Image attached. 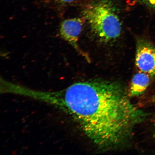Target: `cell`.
<instances>
[{
  "label": "cell",
  "mask_w": 155,
  "mask_h": 155,
  "mask_svg": "<svg viewBox=\"0 0 155 155\" xmlns=\"http://www.w3.org/2000/svg\"><path fill=\"white\" fill-rule=\"evenodd\" d=\"M119 83L94 80L50 92L51 105L68 114L99 149L116 150L133 138L148 116L136 106Z\"/></svg>",
  "instance_id": "obj_1"
},
{
  "label": "cell",
  "mask_w": 155,
  "mask_h": 155,
  "mask_svg": "<svg viewBox=\"0 0 155 155\" xmlns=\"http://www.w3.org/2000/svg\"><path fill=\"white\" fill-rule=\"evenodd\" d=\"M93 33L101 41H114L121 33V25L111 3L102 1L87 6L83 12Z\"/></svg>",
  "instance_id": "obj_2"
},
{
  "label": "cell",
  "mask_w": 155,
  "mask_h": 155,
  "mask_svg": "<svg viewBox=\"0 0 155 155\" xmlns=\"http://www.w3.org/2000/svg\"><path fill=\"white\" fill-rule=\"evenodd\" d=\"M135 64L139 71L155 77V46L144 38L137 41Z\"/></svg>",
  "instance_id": "obj_3"
},
{
  "label": "cell",
  "mask_w": 155,
  "mask_h": 155,
  "mask_svg": "<svg viewBox=\"0 0 155 155\" xmlns=\"http://www.w3.org/2000/svg\"><path fill=\"white\" fill-rule=\"evenodd\" d=\"M83 23L82 19L80 18L66 19L61 23L60 34L62 38L89 60L88 58L80 50L78 45L79 36L82 31Z\"/></svg>",
  "instance_id": "obj_4"
},
{
  "label": "cell",
  "mask_w": 155,
  "mask_h": 155,
  "mask_svg": "<svg viewBox=\"0 0 155 155\" xmlns=\"http://www.w3.org/2000/svg\"><path fill=\"white\" fill-rule=\"evenodd\" d=\"M150 76L142 72L135 74L132 79L128 93L130 97L138 96L144 94L150 84Z\"/></svg>",
  "instance_id": "obj_5"
},
{
  "label": "cell",
  "mask_w": 155,
  "mask_h": 155,
  "mask_svg": "<svg viewBox=\"0 0 155 155\" xmlns=\"http://www.w3.org/2000/svg\"><path fill=\"white\" fill-rule=\"evenodd\" d=\"M45 4L53 6L58 8L66 7L72 4L76 0H41Z\"/></svg>",
  "instance_id": "obj_6"
},
{
  "label": "cell",
  "mask_w": 155,
  "mask_h": 155,
  "mask_svg": "<svg viewBox=\"0 0 155 155\" xmlns=\"http://www.w3.org/2000/svg\"><path fill=\"white\" fill-rule=\"evenodd\" d=\"M144 3L153 9H155V0H143Z\"/></svg>",
  "instance_id": "obj_7"
},
{
  "label": "cell",
  "mask_w": 155,
  "mask_h": 155,
  "mask_svg": "<svg viewBox=\"0 0 155 155\" xmlns=\"http://www.w3.org/2000/svg\"><path fill=\"white\" fill-rule=\"evenodd\" d=\"M153 101L154 102H155V95L153 99Z\"/></svg>",
  "instance_id": "obj_8"
}]
</instances>
